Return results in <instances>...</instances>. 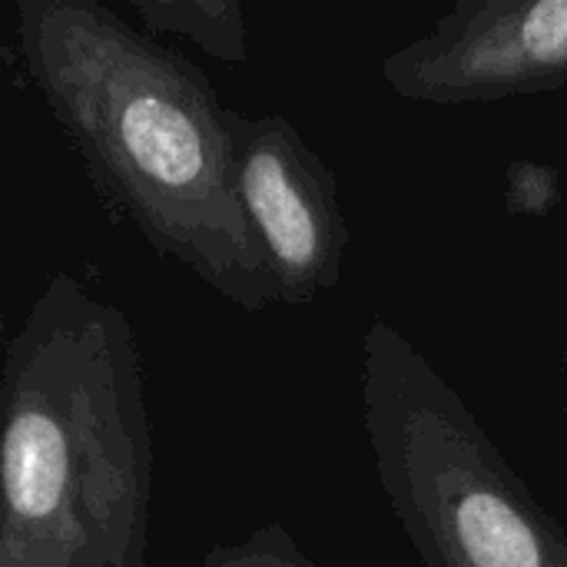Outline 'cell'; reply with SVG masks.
Here are the masks:
<instances>
[{
	"instance_id": "1",
	"label": "cell",
	"mask_w": 567,
	"mask_h": 567,
	"mask_svg": "<svg viewBox=\"0 0 567 567\" xmlns=\"http://www.w3.org/2000/svg\"><path fill=\"white\" fill-rule=\"evenodd\" d=\"M13 40L106 213L226 302L276 306L236 199L233 110L209 76L96 0H13Z\"/></svg>"
},
{
	"instance_id": "2",
	"label": "cell",
	"mask_w": 567,
	"mask_h": 567,
	"mask_svg": "<svg viewBox=\"0 0 567 567\" xmlns=\"http://www.w3.org/2000/svg\"><path fill=\"white\" fill-rule=\"evenodd\" d=\"M0 555L146 567L153 432L130 316L53 272L3 346Z\"/></svg>"
},
{
	"instance_id": "3",
	"label": "cell",
	"mask_w": 567,
	"mask_h": 567,
	"mask_svg": "<svg viewBox=\"0 0 567 567\" xmlns=\"http://www.w3.org/2000/svg\"><path fill=\"white\" fill-rule=\"evenodd\" d=\"M362 419L379 488L422 567H567L565 525L385 319L362 332Z\"/></svg>"
},
{
	"instance_id": "4",
	"label": "cell",
	"mask_w": 567,
	"mask_h": 567,
	"mask_svg": "<svg viewBox=\"0 0 567 567\" xmlns=\"http://www.w3.org/2000/svg\"><path fill=\"white\" fill-rule=\"evenodd\" d=\"M409 103L468 106L567 86V0H458L382 60Z\"/></svg>"
},
{
	"instance_id": "5",
	"label": "cell",
	"mask_w": 567,
	"mask_h": 567,
	"mask_svg": "<svg viewBox=\"0 0 567 567\" xmlns=\"http://www.w3.org/2000/svg\"><path fill=\"white\" fill-rule=\"evenodd\" d=\"M236 199L266 259L272 302L306 306L342 282L349 223L339 179L282 113L233 110Z\"/></svg>"
},
{
	"instance_id": "6",
	"label": "cell",
	"mask_w": 567,
	"mask_h": 567,
	"mask_svg": "<svg viewBox=\"0 0 567 567\" xmlns=\"http://www.w3.org/2000/svg\"><path fill=\"white\" fill-rule=\"evenodd\" d=\"M130 10L153 40L173 33L223 63L249 56L246 10L236 0H130Z\"/></svg>"
},
{
	"instance_id": "7",
	"label": "cell",
	"mask_w": 567,
	"mask_h": 567,
	"mask_svg": "<svg viewBox=\"0 0 567 567\" xmlns=\"http://www.w3.org/2000/svg\"><path fill=\"white\" fill-rule=\"evenodd\" d=\"M199 567H316L312 558L299 548V542L279 525L266 522L249 532L243 542L213 545Z\"/></svg>"
},
{
	"instance_id": "8",
	"label": "cell",
	"mask_w": 567,
	"mask_h": 567,
	"mask_svg": "<svg viewBox=\"0 0 567 567\" xmlns=\"http://www.w3.org/2000/svg\"><path fill=\"white\" fill-rule=\"evenodd\" d=\"M561 176L538 159H515L505 173V206L522 219H545L561 206Z\"/></svg>"
},
{
	"instance_id": "9",
	"label": "cell",
	"mask_w": 567,
	"mask_h": 567,
	"mask_svg": "<svg viewBox=\"0 0 567 567\" xmlns=\"http://www.w3.org/2000/svg\"><path fill=\"white\" fill-rule=\"evenodd\" d=\"M0 567H23L17 558H10V555H0Z\"/></svg>"
},
{
	"instance_id": "10",
	"label": "cell",
	"mask_w": 567,
	"mask_h": 567,
	"mask_svg": "<svg viewBox=\"0 0 567 567\" xmlns=\"http://www.w3.org/2000/svg\"><path fill=\"white\" fill-rule=\"evenodd\" d=\"M561 372H565V382H567V342H565V352H561Z\"/></svg>"
}]
</instances>
